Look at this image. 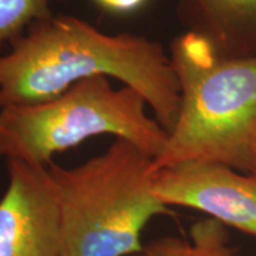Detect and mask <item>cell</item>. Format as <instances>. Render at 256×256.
<instances>
[{
    "label": "cell",
    "mask_w": 256,
    "mask_h": 256,
    "mask_svg": "<svg viewBox=\"0 0 256 256\" xmlns=\"http://www.w3.org/2000/svg\"><path fill=\"white\" fill-rule=\"evenodd\" d=\"M0 200V256H63L60 210L48 166L6 160Z\"/></svg>",
    "instance_id": "6"
},
{
    "label": "cell",
    "mask_w": 256,
    "mask_h": 256,
    "mask_svg": "<svg viewBox=\"0 0 256 256\" xmlns=\"http://www.w3.org/2000/svg\"><path fill=\"white\" fill-rule=\"evenodd\" d=\"M130 256H240L226 226L217 220H198L191 226L190 240L176 236L156 238Z\"/></svg>",
    "instance_id": "8"
},
{
    "label": "cell",
    "mask_w": 256,
    "mask_h": 256,
    "mask_svg": "<svg viewBox=\"0 0 256 256\" xmlns=\"http://www.w3.org/2000/svg\"><path fill=\"white\" fill-rule=\"evenodd\" d=\"M98 5L113 14H130L145 5L147 0H94Z\"/></svg>",
    "instance_id": "10"
},
{
    "label": "cell",
    "mask_w": 256,
    "mask_h": 256,
    "mask_svg": "<svg viewBox=\"0 0 256 256\" xmlns=\"http://www.w3.org/2000/svg\"><path fill=\"white\" fill-rule=\"evenodd\" d=\"M60 210L63 256H130L156 216L172 215L153 194V158L115 138L75 168L49 164Z\"/></svg>",
    "instance_id": "3"
},
{
    "label": "cell",
    "mask_w": 256,
    "mask_h": 256,
    "mask_svg": "<svg viewBox=\"0 0 256 256\" xmlns=\"http://www.w3.org/2000/svg\"><path fill=\"white\" fill-rule=\"evenodd\" d=\"M133 88L116 89L106 76L80 81L51 100L0 108V156L48 166L56 153L100 134L133 142L154 160L168 133L146 113Z\"/></svg>",
    "instance_id": "4"
},
{
    "label": "cell",
    "mask_w": 256,
    "mask_h": 256,
    "mask_svg": "<svg viewBox=\"0 0 256 256\" xmlns=\"http://www.w3.org/2000/svg\"><path fill=\"white\" fill-rule=\"evenodd\" d=\"M170 57L180 108L154 171L202 162L256 174V55L226 57L188 31L172 42Z\"/></svg>",
    "instance_id": "2"
},
{
    "label": "cell",
    "mask_w": 256,
    "mask_h": 256,
    "mask_svg": "<svg viewBox=\"0 0 256 256\" xmlns=\"http://www.w3.org/2000/svg\"><path fill=\"white\" fill-rule=\"evenodd\" d=\"M66 0H0V50L22 36L34 22L52 16L50 6Z\"/></svg>",
    "instance_id": "9"
},
{
    "label": "cell",
    "mask_w": 256,
    "mask_h": 256,
    "mask_svg": "<svg viewBox=\"0 0 256 256\" xmlns=\"http://www.w3.org/2000/svg\"><path fill=\"white\" fill-rule=\"evenodd\" d=\"M179 17L226 57L256 55V0H182Z\"/></svg>",
    "instance_id": "7"
},
{
    "label": "cell",
    "mask_w": 256,
    "mask_h": 256,
    "mask_svg": "<svg viewBox=\"0 0 256 256\" xmlns=\"http://www.w3.org/2000/svg\"><path fill=\"white\" fill-rule=\"evenodd\" d=\"M152 188L166 206L202 211L256 238V174L218 162H186L154 171Z\"/></svg>",
    "instance_id": "5"
},
{
    "label": "cell",
    "mask_w": 256,
    "mask_h": 256,
    "mask_svg": "<svg viewBox=\"0 0 256 256\" xmlns=\"http://www.w3.org/2000/svg\"><path fill=\"white\" fill-rule=\"evenodd\" d=\"M94 76L133 88L166 132L174 130L180 84L164 46L140 34H104L66 14L32 23L0 55V108L51 100Z\"/></svg>",
    "instance_id": "1"
}]
</instances>
